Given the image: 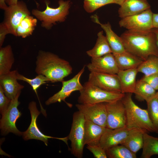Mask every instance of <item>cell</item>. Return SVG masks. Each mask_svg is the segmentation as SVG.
Segmentation results:
<instances>
[{
  "mask_svg": "<svg viewBox=\"0 0 158 158\" xmlns=\"http://www.w3.org/2000/svg\"><path fill=\"white\" fill-rule=\"evenodd\" d=\"M138 72L142 73L145 76H148L158 73V56L151 55L138 67Z\"/></svg>",
  "mask_w": 158,
  "mask_h": 158,
  "instance_id": "obj_29",
  "label": "cell"
},
{
  "mask_svg": "<svg viewBox=\"0 0 158 158\" xmlns=\"http://www.w3.org/2000/svg\"><path fill=\"white\" fill-rule=\"evenodd\" d=\"M84 66L80 71L72 78L66 81L63 80L61 90L49 98L45 102L47 105L63 101L66 103V99L73 92L80 91L83 88L80 82V78L85 70Z\"/></svg>",
  "mask_w": 158,
  "mask_h": 158,
  "instance_id": "obj_13",
  "label": "cell"
},
{
  "mask_svg": "<svg viewBox=\"0 0 158 158\" xmlns=\"http://www.w3.org/2000/svg\"><path fill=\"white\" fill-rule=\"evenodd\" d=\"M109 158H136L135 154L126 147L121 145L114 146L105 150Z\"/></svg>",
  "mask_w": 158,
  "mask_h": 158,
  "instance_id": "obj_30",
  "label": "cell"
},
{
  "mask_svg": "<svg viewBox=\"0 0 158 158\" xmlns=\"http://www.w3.org/2000/svg\"><path fill=\"white\" fill-rule=\"evenodd\" d=\"M79 92V104H93L110 102L121 99L125 94L109 92L95 86L88 81L85 82Z\"/></svg>",
  "mask_w": 158,
  "mask_h": 158,
  "instance_id": "obj_4",
  "label": "cell"
},
{
  "mask_svg": "<svg viewBox=\"0 0 158 158\" xmlns=\"http://www.w3.org/2000/svg\"><path fill=\"white\" fill-rule=\"evenodd\" d=\"M88 81L105 90L121 93L120 83L117 74L90 72Z\"/></svg>",
  "mask_w": 158,
  "mask_h": 158,
  "instance_id": "obj_14",
  "label": "cell"
},
{
  "mask_svg": "<svg viewBox=\"0 0 158 158\" xmlns=\"http://www.w3.org/2000/svg\"><path fill=\"white\" fill-rule=\"evenodd\" d=\"M153 13L150 8L140 13L121 18L119 26L128 30H147L153 28Z\"/></svg>",
  "mask_w": 158,
  "mask_h": 158,
  "instance_id": "obj_8",
  "label": "cell"
},
{
  "mask_svg": "<svg viewBox=\"0 0 158 158\" xmlns=\"http://www.w3.org/2000/svg\"><path fill=\"white\" fill-rule=\"evenodd\" d=\"M85 118L79 111L73 113V121L68 139L71 142V154L78 158L83 157L85 138Z\"/></svg>",
  "mask_w": 158,
  "mask_h": 158,
  "instance_id": "obj_5",
  "label": "cell"
},
{
  "mask_svg": "<svg viewBox=\"0 0 158 158\" xmlns=\"http://www.w3.org/2000/svg\"><path fill=\"white\" fill-rule=\"evenodd\" d=\"M147 102V111L154 126L156 132L158 133V93Z\"/></svg>",
  "mask_w": 158,
  "mask_h": 158,
  "instance_id": "obj_31",
  "label": "cell"
},
{
  "mask_svg": "<svg viewBox=\"0 0 158 158\" xmlns=\"http://www.w3.org/2000/svg\"><path fill=\"white\" fill-rule=\"evenodd\" d=\"M115 4L114 0H84L83 7L88 13H91L106 5Z\"/></svg>",
  "mask_w": 158,
  "mask_h": 158,
  "instance_id": "obj_33",
  "label": "cell"
},
{
  "mask_svg": "<svg viewBox=\"0 0 158 158\" xmlns=\"http://www.w3.org/2000/svg\"><path fill=\"white\" fill-rule=\"evenodd\" d=\"M120 37L126 50L143 61L151 55L158 56L156 36L152 29L127 30L121 34Z\"/></svg>",
  "mask_w": 158,
  "mask_h": 158,
  "instance_id": "obj_1",
  "label": "cell"
},
{
  "mask_svg": "<svg viewBox=\"0 0 158 158\" xmlns=\"http://www.w3.org/2000/svg\"><path fill=\"white\" fill-rule=\"evenodd\" d=\"M153 28L158 29V13H153Z\"/></svg>",
  "mask_w": 158,
  "mask_h": 158,
  "instance_id": "obj_38",
  "label": "cell"
},
{
  "mask_svg": "<svg viewBox=\"0 0 158 158\" xmlns=\"http://www.w3.org/2000/svg\"><path fill=\"white\" fill-rule=\"evenodd\" d=\"M14 62L11 47L8 45L0 49V75L11 71Z\"/></svg>",
  "mask_w": 158,
  "mask_h": 158,
  "instance_id": "obj_25",
  "label": "cell"
},
{
  "mask_svg": "<svg viewBox=\"0 0 158 158\" xmlns=\"http://www.w3.org/2000/svg\"><path fill=\"white\" fill-rule=\"evenodd\" d=\"M37 20L30 15L21 21L16 30L17 36L25 38L32 34L36 26Z\"/></svg>",
  "mask_w": 158,
  "mask_h": 158,
  "instance_id": "obj_28",
  "label": "cell"
},
{
  "mask_svg": "<svg viewBox=\"0 0 158 158\" xmlns=\"http://www.w3.org/2000/svg\"><path fill=\"white\" fill-rule=\"evenodd\" d=\"M11 101L6 96L2 87L0 85V111L1 115L7 110Z\"/></svg>",
  "mask_w": 158,
  "mask_h": 158,
  "instance_id": "obj_35",
  "label": "cell"
},
{
  "mask_svg": "<svg viewBox=\"0 0 158 158\" xmlns=\"http://www.w3.org/2000/svg\"><path fill=\"white\" fill-rule=\"evenodd\" d=\"M107 128L97 124L85 119V145H98L103 133Z\"/></svg>",
  "mask_w": 158,
  "mask_h": 158,
  "instance_id": "obj_20",
  "label": "cell"
},
{
  "mask_svg": "<svg viewBox=\"0 0 158 158\" xmlns=\"http://www.w3.org/2000/svg\"><path fill=\"white\" fill-rule=\"evenodd\" d=\"M157 92L158 93V90L157 91Z\"/></svg>",
  "mask_w": 158,
  "mask_h": 158,
  "instance_id": "obj_43",
  "label": "cell"
},
{
  "mask_svg": "<svg viewBox=\"0 0 158 158\" xmlns=\"http://www.w3.org/2000/svg\"><path fill=\"white\" fill-rule=\"evenodd\" d=\"M5 2L9 6L16 5L18 0H4Z\"/></svg>",
  "mask_w": 158,
  "mask_h": 158,
  "instance_id": "obj_40",
  "label": "cell"
},
{
  "mask_svg": "<svg viewBox=\"0 0 158 158\" xmlns=\"http://www.w3.org/2000/svg\"><path fill=\"white\" fill-rule=\"evenodd\" d=\"M118 10L121 18L138 14L150 8L147 0H125Z\"/></svg>",
  "mask_w": 158,
  "mask_h": 158,
  "instance_id": "obj_19",
  "label": "cell"
},
{
  "mask_svg": "<svg viewBox=\"0 0 158 158\" xmlns=\"http://www.w3.org/2000/svg\"><path fill=\"white\" fill-rule=\"evenodd\" d=\"M96 43L93 48L86 51V53L92 58L101 57L105 54L112 53L106 36L103 31L99 32Z\"/></svg>",
  "mask_w": 158,
  "mask_h": 158,
  "instance_id": "obj_24",
  "label": "cell"
},
{
  "mask_svg": "<svg viewBox=\"0 0 158 158\" xmlns=\"http://www.w3.org/2000/svg\"><path fill=\"white\" fill-rule=\"evenodd\" d=\"M86 147L95 158H107L105 150L99 145H87Z\"/></svg>",
  "mask_w": 158,
  "mask_h": 158,
  "instance_id": "obj_34",
  "label": "cell"
},
{
  "mask_svg": "<svg viewBox=\"0 0 158 158\" xmlns=\"http://www.w3.org/2000/svg\"><path fill=\"white\" fill-rule=\"evenodd\" d=\"M28 108L31 114V121L27 130L22 133V137L25 140H27L31 139L38 140L43 141L47 146L49 139L55 138L61 140L67 144L68 136L64 138L52 137L44 135L39 130L37 125L36 121L40 112L38 110L36 103L35 102L32 101L29 103Z\"/></svg>",
  "mask_w": 158,
  "mask_h": 158,
  "instance_id": "obj_11",
  "label": "cell"
},
{
  "mask_svg": "<svg viewBox=\"0 0 158 158\" xmlns=\"http://www.w3.org/2000/svg\"><path fill=\"white\" fill-rule=\"evenodd\" d=\"M141 157L150 158L154 155H158V138L144 133V144Z\"/></svg>",
  "mask_w": 158,
  "mask_h": 158,
  "instance_id": "obj_27",
  "label": "cell"
},
{
  "mask_svg": "<svg viewBox=\"0 0 158 158\" xmlns=\"http://www.w3.org/2000/svg\"><path fill=\"white\" fill-rule=\"evenodd\" d=\"M17 78L18 80H23L28 83L37 94V90L41 85L49 81L47 77L42 75H38L35 78L30 79L20 74L18 72L17 74Z\"/></svg>",
  "mask_w": 158,
  "mask_h": 158,
  "instance_id": "obj_32",
  "label": "cell"
},
{
  "mask_svg": "<svg viewBox=\"0 0 158 158\" xmlns=\"http://www.w3.org/2000/svg\"><path fill=\"white\" fill-rule=\"evenodd\" d=\"M141 79L145 82L156 90H158V73L144 76Z\"/></svg>",
  "mask_w": 158,
  "mask_h": 158,
  "instance_id": "obj_36",
  "label": "cell"
},
{
  "mask_svg": "<svg viewBox=\"0 0 158 158\" xmlns=\"http://www.w3.org/2000/svg\"><path fill=\"white\" fill-rule=\"evenodd\" d=\"M17 70L11 71L0 75V85L2 87L6 96L10 99H14L21 92L24 86L18 82Z\"/></svg>",
  "mask_w": 158,
  "mask_h": 158,
  "instance_id": "obj_17",
  "label": "cell"
},
{
  "mask_svg": "<svg viewBox=\"0 0 158 158\" xmlns=\"http://www.w3.org/2000/svg\"><path fill=\"white\" fill-rule=\"evenodd\" d=\"M152 30L154 32L156 36L157 44L158 48V29L153 28Z\"/></svg>",
  "mask_w": 158,
  "mask_h": 158,
  "instance_id": "obj_41",
  "label": "cell"
},
{
  "mask_svg": "<svg viewBox=\"0 0 158 158\" xmlns=\"http://www.w3.org/2000/svg\"><path fill=\"white\" fill-rule=\"evenodd\" d=\"M87 67L90 72L116 74L119 71L112 53L98 57L92 58L91 62Z\"/></svg>",
  "mask_w": 158,
  "mask_h": 158,
  "instance_id": "obj_15",
  "label": "cell"
},
{
  "mask_svg": "<svg viewBox=\"0 0 158 158\" xmlns=\"http://www.w3.org/2000/svg\"><path fill=\"white\" fill-rule=\"evenodd\" d=\"M75 106L85 119L106 128L107 112L105 103L93 104H78Z\"/></svg>",
  "mask_w": 158,
  "mask_h": 158,
  "instance_id": "obj_12",
  "label": "cell"
},
{
  "mask_svg": "<svg viewBox=\"0 0 158 158\" xmlns=\"http://www.w3.org/2000/svg\"><path fill=\"white\" fill-rule=\"evenodd\" d=\"M132 93L125 94L121 100L126 110V126L129 129L136 128L145 132H156L147 110L137 105L133 101Z\"/></svg>",
  "mask_w": 158,
  "mask_h": 158,
  "instance_id": "obj_3",
  "label": "cell"
},
{
  "mask_svg": "<svg viewBox=\"0 0 158 158\" xmlns=\"http://www.w3.org/2000/svg\"><path fill=\"white\" fill-rule=\"evenodd\" d=\"M21 92L11 100L10 104L6 111L2 115L0 120V128L1 134L5 135L9 133H12L19 135H22V133L16 127L17 120L21 116V114L18 109L20 104L18 99Z\"/></svg>",
  "mask_w": 158,
  "mask_h": 158,
  "instance_id": "obj_7",
  "label": "cell"
},
{
  "mask_svg": "<svg viewBox=\"0 0 158 158\" xmlns=\"http://www.w3.org/2000/svg\"><path fill=\"white\" fill-rule=\"evenodd\" d=\"M36 65V73L45 76L53 83L61 82L72 72V68L68 61L48 52L39 51Z\"/></svg>",
  "mask_w": 158,
  "mask_h": 158,
  "instance_id": "obj_2",
  "label": "cell"
},
{
  "mask_svg": "<svg viewBox=\"0 0 158 158\" xmlns=\"http://www.w3.org/2000/svg\"><path fill=\"white\" fill-rule=\"evenodd\" d=\"M144 133L143 131L136 128L130 129L127 137L121 144L136 154L143 147Z\"/></svg>",
  "mask_w": 158,
  "mask_h": 158,
  "instance_id": "obj_22",
  "label": "cell"
},
{
  "mask_svg": "<svg viewBox=\"0 0 158 158\" xmlns=\"http://www.w3.org/2000/svg\"><path fill=\"white\" fill-rule=\"evenodd\" d=\"M156 90L141 79L136 83L134 93L136 97L140 101L148 102L156 94Z\"/></svg>",
  "mask_w": 158,
  "mask_h": 158,
  "instance_id": "obj_26",
  "label": "cell"
},
{
  "mask_svg": "<svg viewBox=\"0 0 158 158\" xmlns=\"http://www.w3.org/2000/svg\"><path fill=\"white\" fill-rule=\"evenodd\" d=\"M137 68L119 70L117 74L120 83L121 92L123 94L134 93L136 85Z\"/></svg>",
  "mask_w": 158,
  "mask_h": 158,
  "instance_id": "obj_21",
  "label": "cell"
},
{
  "mask_svg": "<svg viewBox=\"0 0 158 158\" xmlns=\"http://www.w3.org/2000/svg\"><path fill=\"white\" fill-rule=\"evenodd\" d=\"M92 18L94 22L99 24L104 31L106 39L113 54H120L126 51L121 37L113 31L109 23H101L96 15L92 16Z\"/></svg>",
  "mask_w": 158,
  "mask_h": 158,
  "instance_id": "obj_18",
  "label": "cell"
},
{
  "mask_svg": "<svg viewBox=\"0 0 158 158\" xmlns=\"http://www.w3.org/2000/svg\"><path fill=\"white\" fill-rule=\"evenodd\" d=\"M129 130L126 126L112 129L107 128L102 136L99 145L106 150L121 144L127 137Z\"/></svg>",
  "mask_w": 158,
  "mask_h": 158,
  "instance_id": "obj_16",
  "label": "cell"
},
{
  "mask_svg": "<svg viewBox=\"0 0 158 158\" xmlns=\"http://www.w3.org/2000/svg\"><path fill=\"white\" fill-rule=\"evenodd\" d=\"M105 105L107 112L106 128L112 129L126 126V110L121 99L105 103Z\"/></svg>",
  "mask_w": 158,
  "mask_h": 158,
  "instance_id": "obj_10",
  "label": "cell"
},
{
  "mask_svg": "<svg viewBox=\"0 0 158 158\" xmlns=\"http://www.w3.org/2000/svg\"><path fill=\"white\" fill-rule=\"evenodd\" d=\"M9 32L6 26L1 23L0 25V46L1 47L4 42L5 36Z\"/></svg>",
  "mask_w": 158,
  "mask_h": 158,
  "instance_id": "obj_37",
  "label": "cell"
},
{
  "mask_svg": "<svg viewBox=\"0 0 158 158\" xmlns=\"http://www.w3.org/2000/svg\"><path fill=\"white\" fill-rule=\"evenodd\" d=\"M115 4H118L121 6L124 2L125 0H114Z\"/></svg>",
  "mask_w": 158,
  "mask_h": 158,
  "instance_id": "obj_42",
  "label": "cell"
},
{
  "mask_svg": "<svg viewBox=\"0 0 158 158\" xmlns=\"http://www.w3.org/2000/svg\"><path fill=\"white\" fill-rule=\"evenodd\" d=\"M30 14L25 4L23 1H18L16 5L9 6L5 10L3 23L10 34L17 36L16 30L18 26L25 16Z\"/></svg>",
  "mask_w": 158,
  "mask_h": 158,
  "instance_id": "obj_9",
  "label": "cell"
},
{
  "mask_svg": "<svg viewBox=\"0 0 158 158\" xmlns=\"http://www.w3.org/2000/svg\"><path fill=\"white\" fill-rule=\"evenodd\" d=\"M46 9L41 11L37 9L32 11V14L42 21V25L47 29H50L56 22L64 21L68 15L71 6L70 1L60 0L59 6L56 8L50 7L46 2Z\"/></svg>",
  "mask_w": 158,
  "mask_h": 158,
  "instance_id": "obj_6",
  "label": "cell"
},
{
  "mask_svg": "<svg viewBox=\"0 0 158 158\" xmlns=\"http://www.w3.org/2000/svg\"><path fill=\"white\" fill-rule=\"evenodd\" d=\"M0 7L5 11L7 8L8 6L6 5L4 0H0Z\"/></svg>",
  "mask_w": 158,
  "mask_h": 158,
  "instance_id": "obj_39",
  "label": "cell"
},
{
  "mask_svg": "<svg viewBox=\"0 0 158 158\" xmlns=\"http://www.w3.org/2000/svg\"><path fill=\"white\" fill-rule=\"evenodd\" d=\"M113 54L119 70L137 68L143 61L140 58L127 51L120 54Z\"/></svg>",
  "mask_w": 158,
  "mask_h": 158,
  "instance_id": "obj_23",
  "label": "cell"
}]
</instances>
